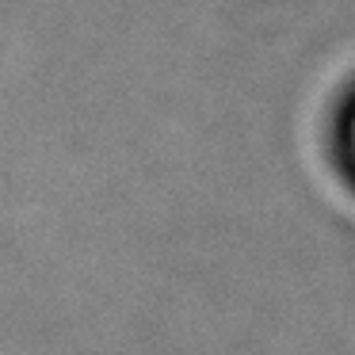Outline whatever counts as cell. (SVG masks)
<instances>
[{
    "label": "cell",
    "mask_w": 355,
    "mask_h": 355,
    "mask_svg": "<svg viewBox=\"0 0 355 355\" xmlns=\"http://www.w3.org/2000/svg\"><path fill=\"white\" fill-rule=\"evenodd\" d=\"M344 146H347V157L355 164V103L347 107V123H344Z\"/></svg>",
    "instance_id": "obj_1"
}]
</instances>
